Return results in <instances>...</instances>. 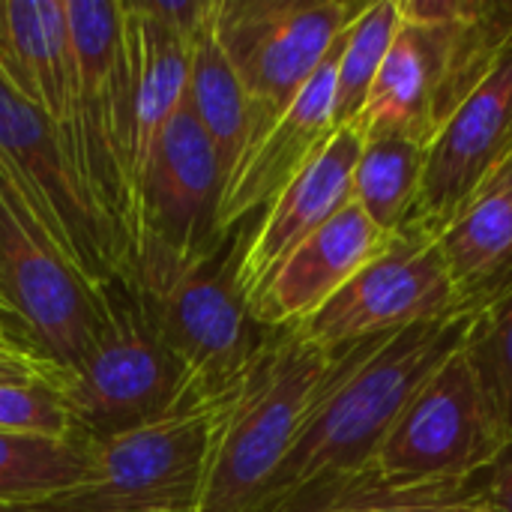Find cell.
<instances>
[{
	"label": "cell",
	"mask_w": 512,
	"mask_h": 512,
	"mask_svg": "<svg viewBox=\"0 0 512 512\" xmlns=\"http://www.w3.org/2000/svg\"><path fill=\"white\" fill-rule=\"evenodd\" d=\"M72 435L93 441L144 423L186 393L183 369L129 279L96 285V330L87 354L63 372H48Z\"/></svg>",
	"instance_id": "6"
},
{
	"label": "cell",
	"mask_w": 512,
	"mask_h": 512,
	"mask_svg": "<svg viewBox=\"0 0 512 512\" xmlns=\"http://www.w3.org/2000/svg\"><path fill=\"white\" fill-rule=\"evenodd\" d=\"M0 342H9V345H27V348H33L27 339H24V333L18 330V324L12 321V315L6 312V306L0 303ZM36 351V348H33Z\"/></svg>",
	"instance_id": "29"
},
{
	"label": "cell",
	"mask_w": 512,
	"mask_h": 512,
	"mask_svg": "<svg viewBox=\"0 0 512 512\" xmlns=\"http://www.w3.org/2000/svg\"><path fill=\"white\" fill-rule=\"evenodd\" d=\"M387 237L348 201L276 267L249 303L252 318L264 330L300 327L384 249Z\"/></svg>",
	"instance_id": "16"
},
{
	"label": "cell",
	"mask_w": 512,
	"mask_h": 512,
	"mask_svg": "<svg viewBox=\"0 0 512 512\" xmlns=\"http://www.w3.org/2000/svg\"><path fill=\"white\" fill-rule=\"evenodd\" d=\"M0 303L51 366L72 369L96 330V288L36 222L0 168Z\"/></svg>",
	"instance_id": "10"
},
{
	"label": "cell",
	"mask_w": 512,
	"mask_h": 512,
	"mask_svg": "<svg viewBox=\"0 0 512 512\" xmlns=\"http://www.w3.org/2000/svg\"><path fill=\"white\" fill-rule=\"evenodd\" d=\"M510 444L465 345L399 414L366 474L387 483H465Z\"/></svg>",
	"instance_id": "9"
},
{
	"label": "cell",
	"mask_w": 512,
	"mask_h": 512,
	"mask_svg": "<svg viewBox=\"0 0 512 512\" xmlns=\"http://www.w3.org/2000/svg\"><path fill=\"white\" fill-rule=\"evenodd\" d=\"M0 429L48 438H75L69 414L48 381L0 384Z\"/></svg>",
	"instance_id": "26"
},
{
	"label": "cell",
	"mask_w": 512,
	"mask_h": 512,
	"mask_svg": "<svg viewBox=\"0 0 512 512\" xmlns=\"http://www.w3.org/2000/svg\"><path fill=\"white\" fill-rule=\"evenodd\" d=\"M474 512H489V510H474Z\"/></svg>",
	"instance_id": "32"
},
{
	"label": "cell",
	"mask_w": 512,
	"mask_h": 512,
	"mask_svg": "<svg viewBox=\"0 0 512 512\" xmlns=\"http://www.w3.org/2000/svg\"><path fill=\"white\" fill-rule=\"evenodd\" d=\"M474 315L459 312L336 348L261 512L288 510L315 489L366 474L408 402L468 342Z\"/></svg>",
	"instance_id": "1"
},
{
	"label": "cell",
	"mask_w": 512,
	"mask_h": 512,
	"mask_svg": "<svg viewBox=\"0 0 512 512\" xmlns=\"http://www.w3.org/2000/svg\"><path fill=\"white\" fill-rule=\"evenodd\" d=\"M216 9V3H213ZM186 96L204 132L210 135L222 174L234 171L237 159L243 156L252 132V105L243 90L240 75L234 72L219 36L213 15L207 27L189 48V75H186ZM225 189V186H222Z\"/></svg>",
	"instance_id": "20"
},
{
	"label": "cell",
	"mask_w": 512,
	"mask_h": 512,
	"mask_svg": "<svg viewBox=\"0 0 512 512\" xmlns=\"http://www.w3.org/2000/svg\"><path fill=\"white\" fill-rule=\"evenodd\" d=\"M333 363L300 330H267L240 381L222 393L195 512H261L300 423Z\"/></svg>",
	"instance_id": "4"
},
{
	"label": "cell",
	"mask_w": 512,
	"mask_h": 512,
	"mask_svg": "<svg viewBox=\"0 0 512 512\" xmlns=\"http://www.w3.org/2000/svg\"><path fill=\"white\" fill-rule=\"evenodd\" d=\"M75 54L72 90V165L123 258L141 234V207L132 174V117L123 57V3L63 0Z\"/></svg>",
	"instance_id": "5"
},
{
	"label": "cell",
	"mask_w": 512,
	"mask_h": 512,
	"mask_svg": "<svg viewBox=\"0 0 512 512\" xmlns=\"http://www.w3.org/2000/svg\"><path fill=\"white\" fill-rule=\"evenodd\" d=\"M0 168L63 249L72 267L96 288L123 279V258L99 219L69 150L45 114L30 105L0 69Z\"/></svg>",
	"instance_id": "11"
},
{
	"label": "cell",
	"mask_w": 512,
	"mask_h": 512,
	"mask_svg": "<svg viewBox=\"0 0 512 512\" xmlns=\"http://www.w3.org/2000/svg\"><path fill=\"white\" fill-rule=\"evenodd\" d=\"M402 27L357 132H399L423 147L512 45V3L399 0Z\"/></svg>",
	"instance_id": "3"
},
{
	"label": "cell",
	"mask_w": 512,
	"mask_h": 512,
	"mask_svg": "<svg viewBox=\"0 0 512 512\" xmlns=\"http://www.w3.org/2000/svg\"><path fill=\"white\" fill-rule=\"evenodd\" d=\"M216 399L186 393L168 411L84 441V480L45 501L57 512H195L207 477Z\"/></svg>",
	"instance_id": "7"
},
{
	"label": "cell",
	"mask_w": 512,
	"mask_h": 512,
	"mask_svg": "<svg viewBox=\"0 0 512 512\" xmlns=\"http://www.w3.org/2000/svg\"><path fill=\"white\" fill-rule=\"evenodd\" d=\"M342 36L336 39L318 72L297 93V99L237 159L219 198L216 231L249 225V216L264 210L333 138L336 63H339Z\"/></svg>",
	"instance_id": "14"
},
{
	"label": "cell",
	"mask_w": 512,
	"mask_h": 512,
	"mask_svg": "<svg viewBox=\"0 0 512 512\" xmlns=\"http://www.w3.org/2000/svg\"><path fill=\"white\" fill-rule=\"evenodd\" d=\"M465 351L512 441V285L477 309Z\"/></svg>",
	"instance_id": "25"
},
{
	"label": "cell",
	"mask_w": 512,
	"mask_h": 512,
	"mask_svg": "<svg viewBox=\"0 0 512 512\" xmlns=\"http://www.w3.org/2000/svg\"><path fill=\"white\" fill-rule=\"evenodd\" d=\"M84 471V441L0 429V504H45L75 489Z\"/></svg>",
	"instance_id": "22"
},
{
	"label": "cell",
	"mask_w": 512,
	"mask_h": 512,
	"mask_svg": "<svg viewBox=\"0 0 512 512\" xmlns=\"http://www.w3.org/2000/svg\"><path fill=\"white\" fill-rule=\"evenodd\" d=\"M483 510L489 512H512V441L498 453V459L471 477Z\"/></svg>",
	"instance_id": "27"
},
{
	"label": "cell",
	"mask_w": 512,
	"mask_h": 512,
	"mask_svg": "<svg viewBox=\"0 0 512 512\" xmlns=\"http://www.w3.org/2000/svg\"><path fill=\"white\" fill-rule=\"evenodd\" d=\"M459 312L465 309L453 288L438 237L405 222L333 300L294 330L318 348L336 351L360 339L399 333Z\"/></svg>",
	"instance_id": "12"
},
{
	"label": "cell",
	"mask_w": 512,
	"mask_h": 512,
	"mask_svg": "<svg viewBox=\"0 0 512 512\" xmlns=\"http://www.w3.org/2000/svg\"><path fill=\"white\" fill-rule=\"evenodd\" d=\"M0 69L69 150L75 54L63 0H0Z\"/></svg>",
	"instance_id": "18"
},
{
	"label": "cell",
	"mask_w": 512,
	"mask_h": 512,
	"mask_svg": "<svg viewBox=\"0 0 512 512\" xmlns=\"http://www.w3.org/2000/svg\"><path fill=\"white\" fill-rule=\"evenodd\" d=\"M294 512H474L483 510L471 480L465 483H387L357 474L315 489L291 504Z\"/></svg>",
	"instance_id": "23"
},
{
	"label": "cell",
	"mask_w": 512,
	"mask_h": 512,
	"mask_svg": "<svg viewBox=\"0 0 512 512\" xmlns=\"http://www.w3.org/2000/svg\"><path fill=\"white\" fill-rule=\"evenodd\" d=\"M426 147L399 132H363L351 201L387 234L402 228L417 204Z\"/></svg>",
	"instance_id": "21"
},
{
	"label": "cell",
	"mask_w": 512,
	"mask_h": 512,
	"mask_svg": "<svg viewBox=\"0 0 512 512\" xmlns=\"http://www.w3.org/2000/svg\"><path fill=\"white\" fill-rule=\"evenodd\" d=\"M51 366L27 345L0 342V384H27L48 381Z\"/></svg>",
	"instance_id": "28"
},
{
	"label": "cell",
	"mask_w": 512,
	"mask_h": 512,
	"mask_svg": "<svg viewBox=\"0 0 512 512\" xmlns=\"http://www.w3.org/2000/svg\"><path fill=\"white\" fill-rule=\"evenodd\" d=\"M363 6L360 0H216V36L252 105L249 144L297 99Z\"/></svg>",
	"instance_id": "8"
},
{
	"label": "cell",
	"mask_w": 512,
	"mask_h": 512,
	"mask_svg": "<svg viewBox=\"0 0 512 512\" xmlns=\"http://www.w3.org/2000/svg\"><path fill=\"white\" fill-rule=\"evenodd\" d=\"M0 512H57V510H51V507H45V504H30V507H6V504H0Z\"/></svg>",
	"instance_id": "30"
},
{
	"label": "cell",
	"mask_w": 512,
	"mask_h": 512,
	"mask_svg": "<svg viewBox=\"0 0 512 512\" xmlns=\"http://www.w3.org/2000/svg\"><path fill=\"white\" fill-rule=\"evenodd\" d=\"M512 159V45L426 147L408 222L441 234Z\"/></svg>",
	"instance_id": "13"
},
{
	"label": "cell",
	"mask_w": 512,
	"mask_h": 512,
	"mask_svg": "<svg viewBox=\"0 0 512 512\" xmlns=\"http://www.w3.org/2000/svg\"><path fill=\"white\" fill-rule=\"evenodd\" d=\"M402 27L399 0H369L342 36L336 63V129H357L387 51Z\"/></svg>",
	"instance_id": "24"
},
{
	"label": "cell",
	"mask_w": 512,
	"mask_h": 512,
	"mask_svg": "<svg viewBox=\"0 0 512 512\" xmlns=\"http://www.w3.org/2000/svg\"><path fill=\"white\" fill-rule=\"evenodd\" d=\"M282 512H294V510H291V507H288V510H282Z\"/></svg>",
	"instance_id": "31"
},
{
	"label": "cell",
	"mask_w": 512,
	"mask_h": 512,
	"mask_svg": "<svg viewBox=\"0 0 512 512\" xmlns=\"http://www.w3.org/2000/svg\"><path fill=\"white\" fill-rule=\"evenodd\" d=\"M225 174L216 147L198 123L189 96L159 132L141 180V234H156L183 252L216 234ZM138 234V237H141Z\"/></svg>",
	"instance_id": "15"
},
{
	"label": "cell",
	"mask_w": 512,
	"mask_h": 512,
	"mask_svg": "<svg viewBox=\"0 0 512 512\" xmlns=\"http://www.w3.org/2000/svg\"><path fill=\"white\" fill-rule=\"evenodd\" d=\"M246 234L249 225H237L177 252L144 231L129 258V282L180 363L186 387L204 399L231 390L267 336L237 279Z\"/></svg>",
	"instance_id": "2"
},
{
	"label": "cell",
	"mask_w": 512,
	"mask_h": 512,
	"mask_svg": "<svg viewBox=\"0 0 512 512\" xmlns=\"http://www.w3.org/2000/svg\"><path fill=\"white\" fill-rule=\"evenodd\" d=\"M465 312L483 309L512 285V159L438 234Z\"/></svg>",
	"instance_id": "19"
},
{
	"label": "cell",
	"mask_w": 512,
	"mask_h": 512,
	"mask_svg": "<svg viewBox=\"0 0 512 512\" xmlns=\"http://www.w3.org/2000/svg\"><path fill=\"white\" fill-rule=\"evenodd\" d=\"M360 147L363 135L357 129H336L321 153L264 207L258 222L249 225L237 270L249 303L276 273V267L351 201Z\"/></svg>",
	"instance_id": "17"
}]
</instances>
